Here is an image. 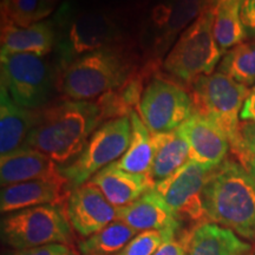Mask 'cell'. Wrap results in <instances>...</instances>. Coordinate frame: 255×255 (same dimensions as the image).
Instances as JSON below:
<instances>
[{
	"mask_svg": "<svg viewBox=\"0 0 255 255\" xmlns=\"http://www.w3.org/2000/svg\"><path fill=\"white\" fill-rule=\"evenodd\" d=\"M213 31L222 53L245 41L248 33L241 18V0H226L215 6Z\"/></svg>",
	"mask_w": 255,
	"mask_h": 255,
	"instance_id": "obj_25",
	"label": "cell"
},
{
	"mask_svg": "<svg viewBox=\"0 0 255 255\" xmlns=\"http://www.w3.org/2000/svg\"><path fill=\"white\" fill-rule=\"evenodd\" d=\"M137 64L121 44L88 53L60 72L58 90L70 101H92L122 87Z\"/></svg>",
	"mask_w": 255,
	"mask_h": 255,
	"instance_id": "obj_3",
	"label": "cell"
},
{
	"mask_svg": "<svg viewBox=\"0 0 255 255\" xmlns=\"http://www.w3.org/2000/svg\"><path fill=\"white\" fill-rule=\"evenodd\" d=\"M38 111L20 107L0 84V152L1 156L21 148L37 120Z\"/></svg>",
	"mask_w": 255,
	"mask_h": 255,
	"instance_id": "obj_20",
	"label": "cell"
},
{
	"mask_svg": "<svg viewBox=\"0 0 255 255\" xmlns=\"http://www.w3.org/2000/svg\"><path fill=\"white\" fill-rule=\"evenodd\" d=\"M241 18L247 33L255 38V0H241Z\"/></svg>",
	"mask_w": 255,
	"mask_h": 255,
	"instance_id": "obj_32",
	"label": "cell"
},
{
	"mask_svg": "<svg viewBox=\"0 0 255 255\" xmlns=\"http://www.w3.org/2000/svg\"><path fill=\"white\" fill-rule=\"evenodd\" d=\"M213 6V0H156L143 32L150 58L157 60L168 53L178 37Z\"/></svg>",
	"mask_w": 255,
	"mask_h": 255,
	"instance_id": "obj_9",
	"label": "cell"
},
{
	"mask_svg": "<svg viewBox=\"0 0 255 255\" xmlns=\"http://www.w3.org/2000/svg\"><path fill=\"white\" fill-rule=\"evenodd\" d=\"M73 228L64 203L17 210L1 220V239L13 251L52 244L71 245Z\"/></svg>",
	"mask_w": 255,
	"mask_h": 255,
	"instance_id": "obj_7",
	"label": "cell"
},
{
	"mask_svg": "<svg viewBox=\"0 0 255 255\" xmlns=\"http://www.w3.org/2000/svg\"><path fill=\"white\" fill-rule=\"evenodd\" d=\"M39 0H11L5 14L1 15V26H30L36 23Z\"/></svg>",
	"mask_w": 255,
	"mask_h": 255,
	"instance_id": "obj_28",
	"label": "cell"
},
{
	"mask_svg": "<svg viewBox=\"0 0 255 255\" xmlns=\"http://www.w3.org/2000/svg\"><path fill=\"white\" fill-rule=\"evenodd\" d=\"M215 6L207 9L178 37L163 60L164 72L182 87L191 85L202 76L212 75L222 51L213 31Z\"/></svg>",
	"mask_w": 255,
	"mask_h": 255,
	"instance_id": "obj_4",
	"label": "cell"
},
{
	"mask_svg": "<svg viewBox=\"0 0 255 255\" xmlns=\"http://www.w3.org/2000/svg\"><path fill=\"white\" fill-rule=\"evenodd\" d=\"M59 176L62 175L56 162L47 155L30 146L24 145L0 158L1 187Z\"/></svg>",
	"mask_w": 255,
	"mask_h": 255,
	"instance_id": "obj_18",
	"label": "cell"
},
{
	"mask_svg": "<svg viewBox=\"0 0 255 255\" xmlns=\"http://www.w3.org/2000/svg\"><path fill=\"white\" fill-rule=\"evenodd\" d=\"M183 234L186 255H247L253 246L232 229L210 221L197 223Z\"/></svg>",
	"mask_w": 255,
	"mask_h": 255,
	"instance_id": "obj_17",
	"label": "cell"
},
{
	"mask_svg": "<svg viewBox=\"0 0 255 255\" xmlns=\"http://www.w3.org/2000/svg\"><path fill=\"white\" fill-rule=\"evenodd\" d=\"M52 25L62 68L79 57L119 44V24L114 15L105 12L72 13L70 6L64 5Z\"/></svg>",
	"mask_w": 255,
	"mask_h": 255,
	"instance_id": "obj_5",
	"label": "cell"
},
{
	"mask_svg": "<svg viewBox=\"0 0 255 255\" xmlns=\"http://www.w3.org/2000/svg\"><path fill=\"white\" fill-rule=\"evenodd\" d=\"M219 71L248 88L255 85V38L227 51L220 63Z\"/></svg>",
	"mask_w": 255,
	"mask_h": 255,
	"instance_id": "obj_26",
	"label": "cell"
},
{
	"mask_svg": "<svg viewBox=\"0 0 255 255\" xmlns=\"http://www.w3.org/2000/svg\"><path fill=\"white\" fill-rule=\"evenodd\" d=\"M242 165L247 169V171L251 174V176L253 177L255 181V156H251V157H248L246 161L242 163Z\"/></svg>",
	"mask_w": 255,
	"mask_h": 255,
	"instance_id": "obj_35",
	"label": "cell"
},
{
	"mask_svg": "<svg viewBox=\"0 0 255 255\" xmlns=\"http://www.w3.org/2000/svg\"><path fill=\"white\" fill-rule=\"evenodd\" d=\"M213 1H214L215 5H219V4H221V2L226 1V0H213Z\"/></svg>",
	"mask_w": 255,
	"mask_h": 255,
	"instance_id": "obj_38",
	"label": "cell"
},
{
	"mask_svg": "<svg viewBox=\"0 0 255 255\" xmlns=\"http://www.w3.org/2000/svg\"><path fill=\"white\" fill-rule=\"evenodd\" d=\"M104 120L97 102L64 101L38 111L25 145L65 164L81 154Z\"/></svg>",
	"mask_w": 255,
	"mask_h": 255,
	"instance_id": "obj_1",
	"label": "cell"
},
{
	"mask_svg": "<svg viewBox=\"0 0 255 255\" xmlns=\"http://www.w3.org/2000/svg\"><path fill=\"white\" fill-rule=\"evenodd\" d=\"M102 191L111 205L123 208L154 189L155 182L149 175L130 174L114 164L98 171L89 181Z\"/></svg>",
	"mask_w": 255,
	"mask_h": 255,
	"instance_id": "obj_19",
	"label": "cell"
},
{
	"mask_svg": "<svg viewBox=\"0 0 255 255\" xmlns=\"http://www.w3.org/2000/svg\"><path fill=\"white\" fill-rule=\"evenodd\" d=\"M56 45V31L51 21L30 26H1V53H30L43 57Z\"/></svg>",
	"mask_w": 255,
	"mask_h": 255,
	"instance_id": "obj_21",
	"label": "cell"
},
{
	"mask_svg": "<svg viewBox=\"0 0 255 255\" xmlns=\"http://www.w3.org/2000/svg\"><path fill=\"white\" fill-rule=\"evenodd\" d=\"M1 85L9 97L26 109H39L47 103L52 75L43 57L30 53H1Z\"/></svg>",
	"mask_w": 255,
	"mask_h": 255,
	"instance_id": "obj_10",
	"label": "cell"
},
{
	"mask_svg": "<svg viewBox=\"0 0 255 255\" xmlns=\"http://www.w3.org/2000/svg\"><path fill=\"white\" fill-rule=\"evenodd\" d=\"M213 170L190 159L170 177L156 183L154 189L182 221L197 225L207 221L202 195Z\"/></svg>",
	"mask_w": 255,
	"mask_h": 255,
	"instance_id": "obj_12",
	"label": "cell"
},
{
	"mask_svg": "<svg viewBox=\"0 0 255 255\" xmlns=\"http://www.w3.org/2000/svg\"><path fill=\"white\" fill-rule=\"evenodd\" d=\"M240 120L244 122H255V85L252 88L250 95L245 101L240 114Z\"/></svg>",
	"mask_w": 255,
	"mask_h": 255,
	"instance_id": "obj_33",
	"label": "cell"
},
{
	"mask_svg": "<svg viewBox=\"0 0 255 255\" xmlns=\"http://www.w3.org/2000/svg\"><path fill=\"white\" fill-rule=\"evenodd\" d=\"M154 161L150 177L155 183L161 182L180 170L190 161V149L178 130L152 133Z\"/></svg>",
	"mask_w": 255,
	"mask_h": 255,
	"instance_id": "obj_22",
	"label": "cell"
},
{
	"mask_svg": "<svg viewBox=\"0 0 255 255\" xmlns=\"http://www.w3.org/2000/svg\"><path fill=\"white\" fill-rule=\"evenodd\" d=\"M247 255H255V242H254L253 246H252V250L250 251V253H248Z\"/></svg>",
	"mask_w": 255,
	"mask_h": 255,
	"instance_id": "obj_37",
	"label": "cell"
},
{
	"mask_svg": "<svg viewBox=\"0 0 255 255\" xmlns=\"http://www.w3.org/2000/svg\"><path fill=\"white\" fill-rule=\"evenodd\" d=\"M206 220L255 242V181L239 161L226 159L212 171L203 189Z\"/></svg>",
	"mask_w": 255,
	"mask_h": 255,
	"instance_id": "obj_2",
	"label": "cell"
},
{
	"mask_svg": "<svg viewBox=\"0 0 255 255\" xmlns=\"http://www.w3.org/2000/svg\"><path fill=\"white\" fill-rule=\"evenodd\" d=\"M65 209L73 231L84 239L119 220V208L90 182L70 190Z\"/></svg>",
	"mask_w": 255,
	"mask_h": 255,
	"instance_id": "obj_13",
	"label": "cell"
},
{
	"mask_svg": "<svg viewBox=\"0 0 255 255\" xmlns=\"http://www.w3.org/2000/svg\"><path fill=\"white\" fill-rule=\"evenodd\" d=\"M9 255H81L71 245L52 244L45 246L13 251Z\"/></svg>",
	"mask_w": 255,
	"mask_h": 255,
	"instance_id": "obj_30",
	"label": "cell"
},
{
	"mask_svg": "<svg viewBox=\"0 0 255 255\" xmlns=\"http://www.w3.org/2000/svg\"><path fill=\"white\" fill-rule=\"evenodd\" d=\"M70 190L63 176L46 180H33L1 187L0 210L2 214L44 205L66 202Z\"/></svg>",
	"mask_w": 255,
	"mask_h": 255,
	"instance_id": "obj_15",
	"label": "cell"
},
{
	"mask_svg": "<svg viewBox=\"0 0 255 255\" xmlns=\"http://www.w3.org/2000/svg\"><path fill=\"white\" fill-rule=\"evenodd\" d=\"M190 149V159L215 169L227 159L231 143L218 127L200 115H193L178 128Z\"/></svg>",
	"mask_w": 255,
	"mask_h": 255,
	"instance_id": "obj_14",
	"label": "cell"
},
{
	"mask_svg": "<svg viewBox=\"0 0 255 255\" xmlns=\"http://www.w3.org/2000/svg\"><path fill=\"white\" fill-rule=\"evenodd\" d=\"M9 2H11V0H0V5H1V15L6 13V11H7L9 6Z\"/></svg>",
	"mask_w": 255,
	"mask_h": 255,
	"instance_id": "obj_36",
	"label": "cell"
},
{
	"mask_svg": "<svg viewBox=\"0 0 255 255\" xmlns=\"http://www.w3.org/2000/svg\"><path fill=\"white\" fill-rule=\"evenodd\" d=\"M131 139L130 116L109 120L102 124L71 162L59 167V173L72 190L88 183L102 169L113 164L128 150Z\"/></svg>",
	"mask_w": 255,
	"mask_h": 255,
	"instance_id": "obj_8",
	"label": "cell"
},
{
	"mask_svg": "<svg viewBox=\"0 0 255 255\" xmlns=\"http://www.w3.org/2000/svg\"><path fill=\"white\" fill-rule=\"evenodd\" d=\"M60 0H39V5H38V12L36 17V23L43 20L49 17L55 12V9L58 6Z\"/></svg>",
	"mask_w": 255,
	"mask_h": 255,
	"instance_id": "obj_34",
	"label": "cell"
},
{
	"mask_svg": "<svg viewBox=\"0 0 255 255\" xmlns=\"http://www.w3.org/2000/svg\"><path fill=\"white\" fill-rule=\"evenodd\" d=\"M181 233L173 231H144L138 233L119 255H154L167 240Z\"/></svg>",
	"mask_w": 255,
	"mask_h": 255,
	"instance_id": "obj_27",
	"label": "cell"
},
{
	"mask_svg": "<svg viewBox=\"0 0 255 255\" xmlns=\"http://www.w3.org/2000/svg\"><path fill=\"white\" fill-rule=\"evenodd\" d=\"M189 91L193 113L218 127L227 136L233 150L239 141L240 114L250 88L218 71L200 77Z\"/></svg>",
	"mask_w": 255,
	"mask_h": 255,
	"instance_id": "obj_6",
	"label": "cell"
},
{
	"mask_svg": "<svg viewBox=\"0 0 255 255\" xmlns=\"http://www.w3.org/2000/svg\"><path fill=\"white\" fill-rule=\"evenodd\" d=\"M137 234L127 223L116 220L91 237L79 241L77 251L81 255H119Z\"/></svg>",
	"mask_w": 255,
	"mask_h": 255,
	"instance_id": "obj_24",
	"label": "cell"
},
{
	"mask_svg": "<svg viewBox=\"0 0 255 255\" xmlns=\"http://www.w3.org/2000/svg\"><path fill=\"white\" fill-rule=\"evenodd\" d=\"M129 116L131 121V139L129 148L122 157L113 164L127 173L150 176L155 152L152 133L136 111H132Z\"/></svg>",
	"mask_w": 255,
	"mask_h": 255,
	"instance_id": "obj_23",
	"label": "cell"
},
{
	"mask_svg": "<svg viewBox=\"0 0 255 255\" xmlns=\"http://www.w3.org/2000/svg\"><path fill=\"white\" fill-rule=\"evenodd\" d=\"M137 108L151 133L175 131L193 115L190 95L182 85L162 77L145 85Z\"/></svg>",
	"mask_w": 255,
	"mask_h": 255,
	"instance_id": "obj_11",
	"label": "cell"
},
{
	"mask_svg": "<svg viewBox=\"0 0 255 255\" xmlns=\"http://www.w3.org/2000/svg\"><path fill=\"white\" fill-rule=\"evenodd\" d=\"M232 151L241 164L248 157L255 156V122L240 123L238 144Z\"/></svg>",
	"mask_w": 255,
	"mask_h": 255,
	"instance_id": "obj_29",
	"label": "cell"
},
{
	"mask_svg": "<svg viewBox=\"0 0 255 255\" xmlns=\"http://www.w3.org/2000/svg\"><path fill=\"white\" fill-rule=\"evenodd\" d=\"M154 255H186V238L183 233L177 238L165 241Z\"/></svg>",
	"mask_w": 255,
	"mask_h": 255,
	"instance_id": "obj_31",
	"label": "cell"
},
{
	"mask_svg": "<svg viewBox=\"0 0 255 255\" xmlns=\"http://www.w3.org/2000/svg\"><path fill=\"white\" fill-rule=\"evenodd\" d=\"M119 220L127 223L137 233L144 231H173L181 233L183 221L167 205L155 189L119 208Z\"/></svg>",
	"mask_w": 255,
	"mask_h": 255,
	"instance_id": "obj_16",
	"label": "cell"
}]
</instances>
